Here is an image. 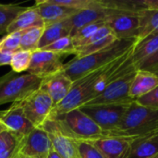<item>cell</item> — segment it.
<instances>
[{"instance_id": "6da1fadb", "label": "cell", "mask_w": 158, "mask_h": 158, "mask_svg": "<svg viewBox=\"0 0 158 158\" xmlns=\"http://www.w3.org/2000/svg\"><path fill=\"white\" fill-rule=\"evenodd\" d=\"M136 40H117L106 48L83 57H74L63 66V71L74 82L118 59L131 50Z\"/></svg>"}, {"instance_id": "7a4b0ae2", "label": "cell", "mask_w": 158, "mask_h": 158, "mask_svg": "<svg viewBox=\"0 0 158 158\" xmlns=\"http://www.w3.org/2000/svg\"><path fill=\"white\" fill-rule=\"evenodd\" d=\"M158 131V109L131 103L118 129L111 137L144 138Z\"/></svg>"}, {"instance_id": "3957f363", "label": "cell", "mask_w": 158, "mask_h": 158, "mask_svg": "<svg viewBox=\"0 0 158 158\" xmlns=\"http://www.w3.org/2000/svg\"><path fill=\"white\" fill-rule=\"evenodd\" d=\"M42 78L31 74H20L10 71L0 78V106L24 100L37 91Z\"/></svg>"}, {"instance_id": "277c9868", "label": "cell", "mask_w": 158, "mask_h": 158, "mask_svg": "<svg viewBox=\"0 0 158 158\" xmlns=\"http://www.w3.org/2000/svg\"><path fill=\"white\" fill-rule=\"evenodd\" d=\"M52 142L53 148L63 158H81L75 135L58 118H49L41 127Z\"/></svg>"}, {"instance_id": "5b68a950", "label": "cell", "mask_w": 158, "mask_h": 158, "mask_svg": "<svg viewBox=\"0 0 158 158\" xmlns=\"http://www.w3.org/2000/svg\"><path fill=\"white\" fill-rule=\"evenodd\" d=\"M129 105H91L82 106L80 109L89 116L107 135L111 137L112 133L115 132L129 107Z\"/></svg>"}, {"instance_id": "8992f818", "label": "cell", "mask_w": 158, "mask_h": 158, "mask_svg": "<svg viewBox=\"0 0 158 158\" xmlns=\"http://www.w3.org/2000/svg\"><path fill=\"white\" fill-rule=\"evenodd\" d=\"M55 118H60L81 142H93L107 138L102 129L80 108H75Z\"/></svg>"}, {"instance_id": "52a82bcc", "label": "cell", "mask_w": 158, "mask_h": 158, "mask_svg": "<svg viewBox=\"0 0 158 158\" xmlns=\"http://www.w3.org/2000/svg\"><path fill=\"white\" fill-rule=\"evenodd\" d=\"M137 68L135 67L131 70L126 72L113 82H111L105 91L99 94L94 99L91 100L84 106L91 105H129L134 101L130 96V90L137 72Z\"/></svg>"}, {"instance_id": "ba28073f", "label": "cell", "mask_w": 158, "mask_h": 158, "mask_svg": "<svg viewBox=\"0 0 158 158\" xmlns=\"http://www.w3.org/2000/svg\"><path fill=\"white\" fill-rule=\"evenodd\" d=\"M17 103L21 106L27 119L35 128H41L44 125L55 106L51 97L40 88L24 100Z\"/></svg>"}, {"instance_id": "9c48e42d", "label": "cell", "mask_w": 158, "mask_h": 158, "mask_svg": "<svg viewBox=\"0 0 158 158\" xmlns=\"http://www.w3.org/2000/svg\"><path fill=\"white\" fill-rule=\"evenodd\" d=\"M105 23L112 31L118 40L138 39L140 28V19L138 14L109 9Z\"/></svg>"}, {"instance_id": "30bf717a", "label": "cell", "mask_w": 158, "mask_h": 158, "mask_svg": "<svg viewBox=\"0 0 158 158\" xmlns=\"http://www.w3.org/2000/svg\"><path fill=\"white\" fill-rule=\"evenodd\" d=\"M52 148L48 133L42 128H34L21 140L19 155L25 158H48Z\"/></svg>"}, {"instance_id": "8fae6325", "label": "cell", "mask_w": 158, "mask_h": 158, "mask_svg": "<svg viewBox=\"0 0 158 158\" xmlns=\"http://www.w3.org/2000/svg\"><path fill=\"white\" fill-rule=\"evenodd\" d=\"M65 56L44 50L32 52L28 73L40 78H45L63 70V57Z\"/></svg>"}, {"instance_id": "7c38bea8", "label": "cell", "mask_w": 158, "mask_h": 158, "mask_svg": "<svg viewBox=\"0 0 158 158\" xmlns=\"http://www.w3.org/2000/svg\"><path fill=\"white\" fill-rule=\"evenodd\" d=\"M0 120L19 139H23L35 128L27 119L19 103H13L8 109L1 112Z\"/></svg>"}, {"instance_id": "4fadbf2b", "label": "cell", "mask_w": 158, "mask_h": 158, "mask_svg": "<svg viewBox=\"0 0 158 158\" xmlns=\"http://www.w3.org/2000/svg\"><path fill=\"white\" fill-rule=\"evenodd\" d=\"M73 81L63 70L43 78L40 89L44 91L52 99L54 106L60 104L69 94ZM54 106V107H55Z\"/></svg>"}, {"instance_id": "5bb4252c", "label": "cell", "mask_w": 158, "mask_h": 158, "mask_svg": "<svg viewBox=\"0 0 158 158\" xmlns=\"http://www.w3.org/2000/svg\"><path fill=\"white\" fill-rule=\"evenodd\" d=\"M134 138L107 137L91 142L106 158H126Z\"/></svg>"}, {"instance_id": "9a60e30c", "label": "cell", "mask_w": 158, "mask_h": 158, "mask_svg": "<svg viewBox=\"0 0 158 158\" xmlns=\"http://www.w3.org/2000/svg\"><path fill=\"white\" fill-rule=\"evenodd\" d=\"M44 26L62 21L75 15L78 10L56 4L54 0H38L35 2Z\"/></svg>"}, {"instance_id": "2e32d148", "label": "cell", "mask_w": 158, "mask_h": 158, "mask_svg": "<svg viewBox=\"0 0 158 158\" xmlns=\"http://www.w3.org/2000/svg\"><path fill=\"white\" fill-rule=\"evenodd\" d=\"M157 86L158 77L155 73L145 70H137L130 90V96L132 101H135L147 94Z\"/></svg>"}, {"instance_id": "e0dca14e", "label": "cell", "mask_w": 158, "mask_h": 158, "mask_svg": "<svg viewBox=\"0 0 158 158\" xmlns=\"http://www.w3.org/2000/svg\"><path fill=\"white\" fill-rule=\"evenodd\" d=\"M33 27H44L39 10L36 6L25 7L13 20L6 30V33L24 31Z\"/></svg>"}, {"instance_id": "ac0fdd59", "label": "cell", "mask_w": 158, "mask_h": 158, "mask_svg": "<svg viewBox=\"0 0 158 158\" xmlns=\"http://www.w3.org/2000/svg\"><path fill=\"white\" fill-rule=\"evenodd\" d=\"M108 13L109 9L104 7H94L78 11L75 15L69 18V22L71 27V34L88 24L105 20L108 16Z\"/></svg>"}, {"instance_id": "d6986e66", "label": "cell", "mask_w": 158, "mask_h": 158, "mask_svg": "<svg viewBox=\"0 0 158 158\" xmlns=\"http://www.w3.org/2000/svg\"><path fill=\"white\" fill-rule=\"evenodd\" d=\"M70 34H71V27L69 25V19L46 25L44 28V31L38 45V49H43L44 47L51 44L52 43L63 37L70 36Z\"/></svg>"}, {"instance_id": "ffe728a7", "label": "cell", "mask_w": 158, "mask_h": 158, "mask_svg": "<svg viewBox=\"0 0 158 158\" xmlns=\"http://www.w3.org/2000/svg\"><path fill=\"white\" fill-rule=\"evenodd\" d=\"M157 50L158 32L150 34L143 39L136 40L131 51V58L136 65L155 54Z\"/></svg>"}, {"instance_id": "44dd1931", "label": "cell", "mask_w": 158, "mask_h": 158, "mask_svg": "<svg viewBox=\"0 0 158 158\" xmlns=\"http://www.w3.org/2000/svg\"><path fill=\"white\" fill-rule=\"evenodd\" d=\"M158 154V143L147 137L135 139L126 158H151Z\"/></svg>"}, {"instance_id": "7402d4cb", "label": "cell", "mask_w": 158, "mask_h": 158, "mask_svg": "<svg viewBox=\"0 0 158 158\" xmlns=\"http://www.w3.org/2000/svg\"><path fill=\"white\" fill-rule=\"evenodd\" d=\"M140 28L137 40L143 39L150 34L158 32V7L147 8L141 11L139 14Z\"/></svg>"}, {"instance_id": "603a6c76", "label": "cell", "mask_w": 158, "mask_h": 158, "mask_svg": "<svg viewBox=\"0 0 158 158\" xmlns=\"http://www.w3.org/2000/svg\"><path fill=\"white\" fill-rule=\"evenodd\" d=\"M44 27H33L23 31L20 38L19 50H27L34 52L38 49V45Z\"/></svg>"}, {"instance_id": "cb8c5ba5", "label": "cell", "mask_w": 158, "mask_h": 158, "mask_svg": "<svg viewBox=\"0 0 158 158\" xmlns=\"http://www.w3.org/2000/svg\"><path fill=\"white\" fill-rule=\"evenodd\" d=\"M25 7L14 4H0V34L6 33L7 28Z\"/></svg>"}, {"instance_id": "d4e9b609", "label": "cell", "mask_w": 158, "mask_h": 158, "mask_svg": "<svg viewBox=\"0 0 158 158\" xmlns=\"http://www.w3.org/2000/svg\"><path fill=\"white\" fill-rule=\"evenodd\" d=\"M118 39L115 37V35H109L106 38H103L97 42H94L93 44H90L88 45H84L79 48H76L75 51V57H83L86 56H89L91 54L96 53L98 51H101L105 48H106L107 46H109L110 44H112L113 43H115Z\"/></svg>"}, {"instance_id": "484cf974", "label": "cell", "mask_w": 158, "mask_h": 158, "mask_svg": "<svg viewBox=\"0 0 158 158\" xmlns=\"http://www.w3.org/2000/svg\"><path fill=\"white\" fill-rule=\"evenodd\" d=\"M105 20H100L94 23H91L88 24L79 30H77L76 31H74L70 37L72 39V43L75 46V48L80 47L89 37H91L96 31H98L100 28H102L103 26H105Z\"/></svg>"}, {"instance_id": "4316f807", "label": "cell", "mask_w": 158, "mask_h": 158, "mask_svg": "<svg viewBox=\"0 0 158 158\" xmlns=\"http://www.w3.org/2000/svg\"><path fill=\"white\" fill-rule=\"evenodd\" d=\"M32 56L31 51L19 50L12 54L10 67L12 71L16 73H21L22 71H27Z\"/></svg>"}, {"instance_id": "83f0119b", "label": "cell", "mask_w": 158, "mask_h": 158, "mask_svg": "<svg viewBox=\"0 0 158 158\" xmlns=\"http://www.w3.org/2000/svg\"><path fill=\"white\" fill-rule=\"evenodd\" d=\"M40 50L53 52V53H56V54L63 55L66 56L69 55H75L76 48L72 43L71 37L67 36V37H63V38L52 43L51 44H49Z\"/></svg>"}, {"instance_id": "f1b7e54d", "label": "cell", "mask_w": 158, "mask_h": 158, "mask_svg": "<svg viewBox=\"0 0 158 158\" xmlns=\"http://www.w3.org/2000/svg\"><path fill=\"white\" fill-rule=\"evenodd\" d=\"M22 33L23 31L6 33L2 39H0V52L13 54L19 51Z\"/></svg>"}, {"instance_id": "f546056e", "label": "cell", "mask_w": 158, "mask_h": 158, "mask_svg": "<svg viewBox=\"0 0 158 158\" xmlns=\"http://www.w3.org/2000/svg\"><path fill=\"white\" fill-rule=\"evenodd\" d=\"M78 148L81 158H106L91 142H79Z\"/></svg>"}, {"instance_id": "4dcf8cb0", "label": "cell", "mask_w": 158, "mask_h": 158, "mask_svg": "<svg viewBox=\"0 0 158 158\" xmlns=\"http://www.w3.org/2000/svg\"><path fill=\"white\" fill-rule=\"evenodd\" d=\"M135 102L143 106L150 107L153 109H158V86L147 94L135 100Z\"/></svg>"}, {"instance_id": "1f68e13d", "label": "cell", "mask_w": 158, "mask_h": 158, "mask_svg": "<svg viewBox=\"0 0 158 158\" xmlns=\"http://www.w3.org/2000/svg\"><path fill=\"white\" fill-rule=\"evenodd\" d=\"M136 68L138 70H145L151 72L158 69V50L149 57L136 64Z\"/></svg>"}, {"instance_id": "d6a6232c", "label": "cell", "mask_w": 158, "mask_h": 158, "mask_svg": "<svg viewBox=\"0 0 158 158\" xmlns=\"http://www.w3.org/2000/svg\"><path fill=\"white\" fill-rule=\"evenodd\" d=\"M22 139H19L16 137L10 131H4L0 134V151L6 148L7 146H10L12 144H15L19 143Z\"/></svg>"}, {"instance_id": "836d02e7", "label": "cell", "mask_w": 158, "mask_h": 158, "mask_svg": "<svg viewBox=\"0 0 158 158\" xmlns=\"http://www.w3.org/2000/svg\"><path fill=\"white\" fill-rule=\"evenodd\" d=\"M11 56H12V54H10V53L0 52V67L10 65Z\"/></svg>"}, {"instance_id": "e575fe53", "label": "cell", "mask_w": 158, "mask_h": 158, "mask_svg": "<svg viewBox=\"0 0 158 158\" xmlns=\"http://www.w3.org/2000/svg\"><path fill=\"white\" fill-rule=\"evenodd\" d=\"M48 158H63L54 148H52L51 152L49 153V156H48Z\"/></svg>"}, {"instance_id": "d590c367", "label": "cell", "mask_w": 158, "mask_h": 158, "mask_svg": "<svg viewBox=\"0 0 158 158\" xmlns=\"http://www.w3.org/2000/svg\"><path fill=\"white\" fill-rule=\"evenodd\" d=\"M8 131V129H7L6 126L0 120V134H1L2 132H4V131Z\"/></svg>"}, {"instance_id": "8d00e7d4", "label": "cell", "mask_w": 158, "mask_h": 158, "mask_svg": "<svg viewBox=\"0 0 158 158\" xmlns=\"http://www.w3.org/2000/svg\"><path fill=\"white\" fill-rule=\"evenodd\" d=\"M147 138H150V139H152V140H154V141H156V142L158 143V131L156 132H155L154 134H152L150 136H147Z\"/></svg>"}, {"instance_id": "74e56055", "label": "cell", "mask_w": 158, "mask_h": 158, "mask_svg": "<svg viewBox=\"0 0 158 158\" xmlns=\"http://www.w3.org/2000/svg\"><path fill=\"white\" fill-rule=\"evenodd\" d=\"M153 73H155V74H156V75L158 77V69H156V70H154V71H153Z\"/></svg>"}, {"instance_id": "f35d334b", "label": "cell", "mask_w": 158, "mask_h": 158, "mask_svg": "<svg viewBox=\"0 0 158 158\" xmlns=\"http://www.w3.org/2000/svg\"><path fill=\"white\" fill-rule=\"evenodd\" d=\"M18 158H25V157H24V156H20V155H19Z\"/></svg>"}, {"instance_id": "ab89813d", "label": "cell", "mask_w": 158, "mask_h": 158, "mask_svg": "<svg viewBox=\"0 0 158 158\" xmlns=\"http://www.w3.org/2000/svg\"><path fill=\"white\" fill-rule=\"evenodd\" d=\"M151 158H158V154L157 155H156L155 156H153V157H151Z\"/></svg>"}, {"instance_id": "60d3db41", "label": "cell", "mask_w": 158, "mask_h": 158, "mask_svg": "<svg viewBox=\"0 0 158 158\" xmlns=\"http://www.w3.org/2000/svg\"><path fill=\"white\" fill-rule=\"evenodd\" d=\"M17 158H18V157H17Z\"/></svg>"}]
</instances>
